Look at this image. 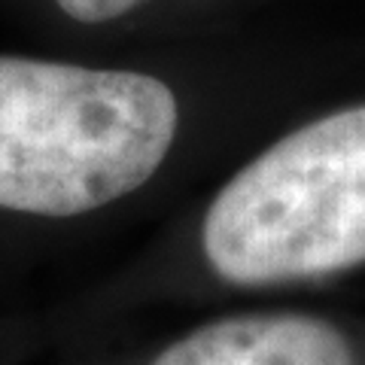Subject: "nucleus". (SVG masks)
Here are the masks:
<instances>
[{
    "label": "nucleus",
    "instance_id": "obj_1",
    "mask_svg": "<svg viewBox=\"0 0 365 365\" xmlns=\"http://www.w3.org/2000/svg\"><path fill=\"white\" fill-rule=\"evenodd\" d=\"M180 131L177 91L153 73L0 55V216L119 207L162 177Z\"/></svg>",
    "mask_w": 365,
    "mask_h": 365
},
{
    "label": "nucleus",
    "instance_id": "obj_2",
    "mask_svg": "<svg viewBox=\"0 0 365 365\" xmlns=\"http://www.w3.org/2000/svg\"><path fill=\"white\" fill-rule=\"evenodd\" d=\"M204 271L280 289L365 265V104L287 131L228 174L195 228Z\"/></svg>",
    "mask_w": 365,
    "mask_h": 365
},
{
    "label": "nucleus",
    "instance_id": "obj_3",
    "mask_svg": "<svg viewBox=\"0 0 365 365\" xmlns=\"http://www.w3.org/2000/svg\"><path fill=\"white\" fill-rule=\"evenodd\" d=\"M143 365H359L350 338L304 311H232L158 344Z\"/></svg>",
    "mask_w": 365,
    "mask_h": 365
},
{
    "label": "nucleus",
    "instance_id": "obj_4",
    "mask_svg": "<svg viewBox=\"0 0 365 365\" xmlns=\"http://www.w3.org/2000/svg\"><path fill=\"white\" fill-rule=\"evenodd\" d=\"M61 13L79 25H110L134 13L143 0H55Z\"/></svg>",
    "mask_w": 365,
    "mask_h": 365
}]
</instances>
